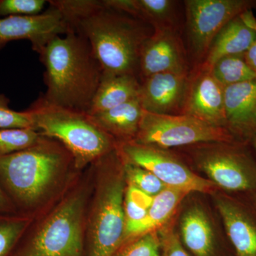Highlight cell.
Wrapping results in <instances>:
<instances>
[{
	"label": "cell",
	"mask_w": 256,
	"mask_h": 256,
	"mask_svg": "<svg viewBox=\"0 0 256 256\" xmlns=\"http://www.w3.org/2000/svg\"><path fill=\"white\" fill-rule=\"evenodd\" d=\"M69 32L84 37L105 75L136 76L140 56L154 28L142 20L114 9L104 0H56Z\"/></svg>",
	"instance_id": "cell-1"
},
{
	"label": "cell",
	"mask_w": 256,
	"mask_h": 256,
	"mask_svg": "<svg viewBox=\"0 0 256 256\" xmlns=\"http://www.w3.org/2000/svg\"><path fill=\"white\" fill-rule=\"evenodd\" d=\"M44 66L48 104L88 114L102 70L84 37L74 32L56 36L40 54Z\"/></svg>",
	"instance_id": "cell-2"
},
{
	"label": "cell",
	"mask_w": 256,
	"mask_h": 256,
	"mask_svg": "<svg viewBox=\"0 0 256 256\" xmlns=\"http://www.w3.org/2000/svg\"><path fill=\"white\" fill-rule=\"evenodd\" d=\"M173 150L220 191L244 196L256 192V158L250 142H204Z\"/></svg>",
	"instance_id": "cell-3"
},
{
	"label": "cell",
	"mask_w": 256,
	"mask_h": 256,
	"mask_svg": "<svg viewBox=\"0 0 256 256\" xmlns=\"http://www.w3.org/2000/svg\"><path fill=\"white\" fill-rule=\"evenodd\" d=\"M42 137L31 148L0 156V188L12 204L13 201L28 207L36 203L65 164L68 151Z\"/></svg>",
	"instance_id": "cell-4"
},
{
	"label": "cell",
	"mask_w": 256,
	"mask_h": 256,
	"mask_svg": "<svg viewBox=\"0 0 256 256\" xmlns=\"http://www.w3.org/2000/svg\"><path fill=\"white\" fill-rule=\"evenodd\" d=\"M42 136L58 140L82 168L116 148V140L96 126L88 114L48 104L41 97L28 109Z\"/></svg>",
	"instance_id": "cell-5"
},
{
	"label": "cell",
	"mask_w": 256,
	"mask_h": 256,
	"mask_svg": "<svg viewBox=\"0 0 256 256\" xmlns=\"http://www.w3.org/2000/svg\"><path fill=\"white\" fill-rule=\"evenodd\" d=\"M101 183L90 227L89 256H116L124 245L126 218V180L124 162L117 150L110 154V166Z\"/></svg>",
	"instance_id": "cell-6"
},
{
	"label": "cell",
	"mask_w": 256,
	"mask_h": 256,
	"mask_svg": "<svg viewBox=\"0 0 256 256\" xmlns=\"http://www.w3.org/2000/svg\"><path fill=\"white\" fill-rule=\"evenodd\" d=\"M176 228L191 256H234L223 224L210 196L190 193L176 215Z\"/></svg>",
	"instance_id": "cell-7"
},
{
	"label": "cell",
	"mask_w": 256,
	"mask_h": 256,
	"mask_svg": "<svg viewBox=\"0 0 256 256\" xmlns=\"http://www.w3.org/2000/svg\"><path fill=\"white\" fill-rule=\"evenodd\" d=\"M116 150L124 162L150 172L168 188L208 196L218 190L214 184L194 171L173 150L134 140L117 142Z\"/></svg>",
	"instance_id": "cell-8"
},
{
	"label": "cell",
	"mask_w": 256,
	"mask_h": 256,
	"mask_svg": "<svg viewBox=\"0 0 256 256\" xmlns=\"http://www.w3.org/2000/svg\"><path fill=\"white\" fill-rule=\"evenodd\" d=\"M236 140L238 139L227 128L212 126L188 114H158L144 111L134 141L174 150L200 143Z\"/></svg>",
	"instance_id": "cell-9"
},
{
	"label": "cell",
	"mask_w": 256,
	"mask_h": 256,
	"mask_svg": "<svg viewBox=\"0 0 256 256\" xmlns=\"http://www.w3.org/2000/svg\"><path fill=\"white\" fill-rule=\"evenodd\" d=\"M84 197L68 198L47 220L22 256H82Z\"/></svg>",
	"instance_id": "cell-10"
},
{
	"label": "cell",
	"mask_w": 256,
	"mask_h": 256,
	"mask_svg": "<svg viewBox=\"0 0 256 256\" xmlns=\"http://www.w3.org/2000/svg\"><path fill=\"white\" fill-rule=\"evenodd\" d=\"M184 3L188 45L198 65L226 24L245 12L256 9V0H186Z\"/></svg>",
	"instance_id": "cell-11"
},
{
	"label": "cell",
	"mask_w": 256,
	"mask_h": 256,
	"mask_svg": "<svg viewBox=\"0 0 256 256\" xmlns=\"http://www.w3.org/2000/svg\"><path fill=\"white\" fill-rule=\"evenodd\" d=\"M210 196L234 256H256V208L249 197L220 190Z\"/></svg>",
	"instance_id": "cell-12"
},
{
	"label": "cell",
	"mask_w": 256,
	"mask_h": 256,
	"mask_svg": "<svg viewBox=\"0 0 256 256\" xmlns=\"http://www.w3.org/2000/svg\"><path fill=\"white\" fill-rule=\"evenodd\" d=\"M68 32L63 14L52 5L40 14L0 18V50L10 42L28 40L40 54L50 40Z\"/></svg>",
	"instance_id": "cell-13"
},
{
	"label": "cell",
	"mask_w": 256,
	"mask_h": 256,
	"mask_svg": "<svg viewBox=\"0 0 256 256\" xmlns=\"http://www.w3.org/2000/svg\"><path fill=\"white\" fill-rule=\"evenodd\" d=\"M190 72L184 48L176 28L154 30L141 50L139 64L140 82L154 74Z\"/></svg>",
	"instance_id": "cell-14"
},
{
	"label": "cell",
	"mask_w": 256,
	"mask_h": 256,
	"mask_svg": "<svg viewBox=\"0 0 256 256\" xmlns=\"http://www.w3.org/2000/svg\"><path fill=\"white\" fill-rule=\"evenodd\" d=\"M224 90L225 87L214 77L210 69L197 65L194 70L190 72L182 114L226 128Z\"/></svg>",
	"instance_id": "cell-15"
},
{
	"label": "cell",
	"mask_w": 256,
	"mask_h": 256,
	"mask_svg": "<svg viewBox=\"0 0 256 256\" xmlns=\"http://www.w3.org/2000/svg\"><path fill=\"white\" fill-rule=\"evenodd\" d=\"M190 73L154 74L141 80L138 100L143 110L158 114H182Z\"/></svg>",
	"instance_id": "cell-16"
},
{
	"label": "cell",
	"mask_w": 256,
	"mask_h": 256,
	"mask_svg": "<svg viewBox=\"0 0 256 256\" xmlns=\"http://www.w3.org/2000/svg\"><path fill=\"white\" fill-rule=\"evenodd\" d=\"M226 128L242 141L249 142L256 132V80L225 87Z\"/></svg>",
	"instance_id": "cell-17"
},
{
	"label": "cell",
	"mask_w": 256,
	"mask_h": 256,
	"mask_svg": "<svg viewBox=\"0 0 256 256\" xmlns=\"http://www.w3.org/2000/svg\"><path fill=\"white\" fill-rule=\"evenodd\" d=\"M256 40V18L252 10L230 20L216 36L204 60L198 65L210 69L220 58L244 54Z\"/></svg>",
	"instance_id": "cell-18"
},
{
	"label": "cell",
	"mask_w": 256,
	"mask_h": 256,
	"mask_svg": "<svg viewBox=\"0 0 256 256\" xmlns=\"http://www.w3.org/2000/svg\"><path fill=\"white\" fill-rule=\"evenodd\" d=\"M188 194L180 190L166 188L153 197L152 203L144 220L126 224L124 244L164 227L176 216L182 202Z\"/></svg>",
	"instance_id": "cell-19"
},
{
	"label": "cell",
	"mask_w": 256,
	"mask_h": 256,
	"mask_svg": "<svg viewBox=\"0 0 256 256\" xmlns=\"http://www.w3.org/2000/svg\"><path fill=\"white\" fill-rule=\"evenodd\" d=\"M143 112L140 102L137 99L88 116L96 126L114 138L117 143L136 139Z\"/></svg>",
	"instance_id": "cell-20"
},
{
	"label": "cell",
	"mask_w": 256,
	"mask_h": 256,
	"mask_svg": "<svg viewBox=\"0 0 256 256\" xmlns=\"http://www.w3.org/2000/svg\"><path fill=\"white\" fill-rule=\"evenodd\" d=\"M140 86V80L136 76L102 74L100 85L87 114L104 112L130 101L137 100Z\"/></svg>",
	"instance_id": "cell-21"
},
{
	"label": "cell",
	"mask_w": 256,
	"mask_h": 256,
	"mask_svg": "<svg viewBox=\"0 0 256 256\" xmlns=\"http://www.w3.org/2000/svg\"><path fill=\"white\" fill-rule=\"evenodd\" d=\"M106 4L142 20L156 28H176V2L172 0H104Z\"/></svg>",
	"instance_id": "cell-22"
},
{
	"label": "cell",
	"mask_w": 256,
	"mask_h": 256,
	"mask_svg": "<svg viewBox=\"0 0 256 256\" xmlns=\"http://www.w3.org/2000/svg\"><path fill=\"white\" fill-rule=\"evenodd\" d=\"M210 70L224 87L256 80V74L247 64L244 54L224 56L217 60Z\"/></svg>",
	"instance_id": "cell-23"
},
{
	"label": "cell",
	"mask_w": 256,
	"mask_h": 256,
	"mask_svg": "<svg viewBox=\"0 0 256 256\" xmlns=\"http://www.w3.org/2000/svg\"><path fill=\"white\" fill-rule=\"evenodd\" d=\"M42 136L40 132L32 128L0 130V156L31 148L40 141Z\"/></svg>",
	"instance_id": "cell-24"
},
{
	"label": "cell",
	"mask_w": 256,
	"mask_h": 256,
	"mask_svg": "<svg viewBox=\"0 0 256 256\" xmlns=\"http://www.w3.org/2000/svg\"><path fill=\"white\" fill-rule=\"evenodd\" d=\"M126 182L150 196H156L168 188L150 172L130 163L124 162Z\"/></svg>",
	"instance_id": "cell-25"
},
{
	"label": "cell",
	"mask_w": 256,
	"mask_h": 256,
	"mask_svg": "<svg viewBox=\"0 0 256 256\" xmlns=\"http://www.w3.org/2000/svg\"><path fill=\"white\" fill-rule=\"evenodd\" d=\"M8 214L0 213V256L8 255L28 226L25 218Z\"/></svg>",
	"instance_id": "cell-26"
},
{
	"label": "cell",
	"mask_w": 256,
	"mask_h": 256,
	"mask_svg": "<svg viewBox=\"0 0 256 256\" xmlns=\"http://www.w3.org/2000/svg\"><path fill=\"white\" fill-rule=\"evenodd\" d=\"M116 256H162V244L158 230L124 242Z\"/></svg>",
	"instance_id": "cell-27"
},
{
	"label": "cell",
	"mask_w": 256,
	"mask_h": 256,
	"mask_svg": "<svg viewBox=\"0 0 256 256\" xmlns=\"http://www.w3.org/2000/svg\"><path fill=\"white\" fill-rule=\"evenodd\" d=\"M9 104L10 99L4 94H0V130L11 128L34 129L30 111L12 110L10 108Z\"/></svg>",
	"instance_id": "cell-28"
},
{
	"label": "cell",
	"mask_w": 256,
	"mask_h": 256,
	"mask_svg": "<svg viewBox=\"0 0 256 256\" xmlns=\"http://www.w3.org/2000/svg\"><path fill=\"white\" fill-rule=\"evenodd\" d=\"M47 2L44 0H0V18L40 14Z\"/></svg>",
	"instance_id": "cell-29"
},
{
	"label": "cell",
	"mask_w": 256,
	"mask_h": 256,
	"mask_svg": "<svg viewBox=\"0 0 256 256\" xmlns=\"http://www.w3.org/2000/svg\"><path fill=\"white\" fill-rule=\"evenodd\" d=\"M158 232L161 240L162 256H191L183 246L178 237L176 228V216Z\"/></svg>",
	"instance_id": "cell-30"
},
{
	"label": "cell",
	"mask_w": 256,
	"mask_h": 256,
	"mask_svg": "<svg viewBox=\"0 0 256 256\" xmlns=\"http://www.w3.org/2000/svg\"><path fill=\"white\" fill-rule=\"evenodd\" d=\"M127 186L124 196L130 198L138 206L146 208V210H149L152 203L153 197L149 196L144 192L138 190V188H134L132 185L127 184Z\"/></svg>",
	"instance_id": "cell-31"
},
{
	"label": "cell",
	"mask_w": 256,
	"mask_h": 256,
	"mask_svg": "<svg viewBox=\"0 0 256 256\" xmlns=\"http://www.w3.org/2000/svg\"><path fill=\"white\" fill-rule=\"evenodd\" d=\"M244 56L249 66L256 74V40L250 48L244 54Z\"/></svg>",
	"instance_id": "cell-32"
},
{
	"label": "cell",
	"mask_w": 256,
	"mask_h": 256,
	"mask_svg": "<svg viewBox=\"0 0 256 256\" xmlns=\"http://www.w3.org/2000/svg\"><path fill=\"white\" fill-rule=\"evenodd\" d=\"M14 206L0 188V213L11 214L14 212Z\"/></svg>",
	"instance_id": "cell-33"
},
{
	"label": "cell",
	"mask_w": 256,
	"mask_h": 256,
	"mask_svg": "<svg viewBox=\"0 0 256 256\" xmlns=\"http://www.w3.org/2000/svg\"><path fill=\"white\" fill-rule=\"evenodd\" d=\"M249 142H250V146H252V150H254V154H255L256 158V132L252 134Z\"/></svg>",
	"instance_id": "cell-34"
},
{
	"label": "cell",
	"mask_w": 256,
	"mask_h": 256,
	"mask_svg": "<svg viewBox=\"0 0 256 256\" xmlns=\"http://www.w3.org/2000/svg\"><path fill=\"white\" fill-rule=\"evenodd\" d=\"M248 196L249 197V198H250V201H252V204H254V206H255V208H256V192Z\"/></svg>",
	"instance_id": "cell-35"
}]
</instances>
